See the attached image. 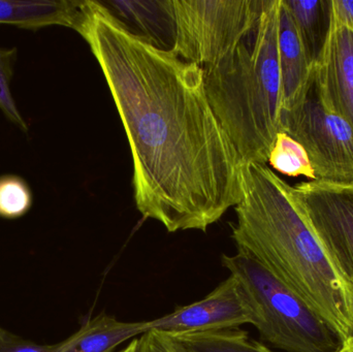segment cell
<instances>
[{"mask_svg":"<svg viewBox=\"0 0 353 352\" xmlns=\"http://www.w3.org/2000/svg\"><path fill=\"white\" fill-rule=\"evenodd\" d=\"M234 211L232 238L236 251L256 260L347 343L353 336V296L305 218L294 186L268 165H242Z\"/></svg>","mask_w":353,"mask_h":352,"instance_id":"cell-2","label":"cell"},{"mask_svg":"<svg viewBox=\"0 0 353 352\" xmlns=\"http://www.w3.org/2000/svg\"><path fill=\"white\" fill-rule=\"evenodd\" d=\"M268 165L288 177L315 180L314 171L304 147L285 132H279L276 136Z\"/></svg>","mask_w":353,"mask_h":352,"instance_id":"cell-16","label":"cell"},{"mask_svg":"<svg viewBox=\"0 0 353 352\" xmlns=\"http://www.w3.org/2000/svg\"><path fill=\"white\" fill-rule=\"evenodd\" d=\"M278 52L284 111L306 83L311 65L300 33L283 0H280L278 14Z\"/></svg>","mask_w":353,"mask_h":352,"instance_id":"cell-12","label":"cell"},{"mask_svg":"<svg viewBox=\"0 0 353 352\" xmlns=\"http://www.w3.org/2000/svg\"><path fill=\"white\" fill-rule=\"evenodd\" d=\"M267 0H165L173 21L172 50L210 68L221 62L254 28Z\"/></svg>","mask_w":353,"mask_h":352,"instance_id":"cell-6","label":"cell"},{"mask_svg":"<svg viewBox=\"0 0 353 352\" xmlns=\"http://www.w3.org/2000/svg\"><path fill=\"white\" fill-rule=\"evenodd\" d=\"M294 192L330 262L353 296V184L310 180L296 184Z\"/></svg>","mask_w":353,"mask_h":352,"instance_id":"cell-7","label":"cell"},{"mask_svg":"<svg viewBox=\"0 0 353 352\" xmlns=\"http://www.w3.org/2000/svg\"><path fill=\"white\" fill-rule=\"evenodd\" d=\"M316 65L327 99L353 128V32L338 20L333 8L325 49Z\"/></svg>","mask_w":353,"mask_h":352,"instance_id":"cell-9","label":"cell"},{"mask_svg":"<svg viewBox=\"0 0 353 352\" xmlns=\"http://www.w3.org/2000/svg\"><path fill=\"white\" fill-rule=\"evenodd\" d=\"M346 345H347V346L350 347V351L353 352V336L352 338L350 339V340L348 341L347 343H346Z\"/></svg>","mask_w":353,"mask_h":352,"instance_id":"cell-23","label":"cell"},{"mask_svg":"<svg viewBox=\"0 0 353 352\" xmlns=\"http://www.w3.org/2000/svg\"><path fill=\"white\" fill-rule=\"evenodd\" d=\"M267 351L268 352H274V351H272L271 349H270L269 347H268V346H267ZM340 352H352V351H350V347H348L347 345H345V347H344V349H342V351Z\"/></svg>","mask_w":353,"mask_h":352,"instance_id":"cell-22","label":"cell"},{"mask_svg":"<svg viewBox=\"0 0 353 352\" xmlns=\"http://www.w3.org/2000/svg\"><path fill=\"white\" fill-rule=\"evenodd\" d=\"M32 192L27 182L14 175L0 177V217L17 219L32 206Z\"/></svg>","mask_w":353,"mask_h":352,"instance_id":"cell-17","label":"cell"},{"mask_svg":"<svg viewBox=\"0 0 353 352\" xmlns=\"http://www.w3.org/2000/svg\"><path fill=\"white\" fill-rule=\"evenodd\" d=\"M170 338L180 352H268L265 344L251 340L247 332L238 329Z\"/></svg>","mask_w":353,"mask_h":352,"instance_id":"cell-15","label":"cell"},{"mask_svg":"<svg viewBox=\"0 0 353 352\" xmlns=\"http://www.w3.org/2000/svg\"><path fill=\"white\" fill-rule=\"evenodd\" d=\"M256 322L254 308L242 284L230 275L203 299L176 308L173 312L150 320V331L165 336L236 330Z\"/></svg>","mask_w":353,"mask_h":352,"instance_id":"cell-8","label":"cell"},{"mask_svg":"<svg viewBox=\"0 0 353 352\" xmlns=\"http://www.w3.org/2000/svg\"><path fill=\"white\" fill-rule=\"evenodd\" d=\"M82 2L74 0H0V24L30 30L55 25L76 29Z\"/></svg>","mask_w":353,"mask_h":352,"instance_id":"cell-11","label":"cell"},{"mask_svg":"<svg viewBox=\"0 0 353 352\" xmlns=\"http://www.w3.org/2000/svg\"><path fill=\"white\" fill-rule=\"evenodd\" d=\"M178 351H179V349H178Z\"/></svg>","mask_w":353,"mask_h":352,"instance_id":"cell-25","label":"cell"},{"mask_svg":"<svg viewBox=\"0 0 353 352\" xmlns=\"http://www.w3.org/2000/svg\"><path fill=\"white\" fill-rule=\"evenodd\" d=\"M145 352H180L169 336L150 331L142 336Z\"/></svg>","mask_w":353,"mask_h":352,"instance_id":"cell-20","label":"cell"},{"mask_svg":"<svg viewBox=\"0 0 353 352\" xmlns=\"http://www.w3.org/2000/svg\"><path fill=\"white\" fill-rule=\"evenodd\" d=\"M281 132L304 147L315 180L353 184V128L327 99L316 64L282 113Z\"/></svg>","mask_w":353,"mask_h":352,"instance_id":"cell-5","label":"cell"},{"mask_svg":"<svg viewBox=\"0 0 353 352\" xmlns=\"http://www.w3.org/2000/svg\"><path fill=\"white\" fill-rule=\"evenodd\" d=\"M2 332H3V329L0 328V336H1Z\"/></svg>","mask_w":353,"mask_h":352,"instance_id":"cell-24","label":"cell"},{"mask_svg":"<svg viewBox=\"0 0 353 352\" xmlns=\"http://www.w3.org/2000/svg\"><path fill=\"white\" fill-rule=\"evenodd\" d=\"M332 8L338 20L353 32V0H332Z\"/></svg>","mask_w":353,"mask_h":352,"instance_id":"cell-21","label":"cell"},{"mask_svg":"<svg viewBox=\"0 0 353 352\" xmlns=\"http://www.w3.org/2000/svg\"><path fill=\"white\" fill-rule=\"evenodd\" d=\"M148 332L149 322H120L114 316L101 313L87 320L65 340L53 344L52 352H113L122 343Z\"/></svg>","mask_w":353,"mask_h":352,"instance_id":"cell-10","label":"cell"},{"mask_svg":"<svg viewBox=\"0 0 353 352\" xmlns=\"http://www.w3.org/2000/svg\"><path fill=\"white\" fill-rule=\"evenodd\" d=\"M300 33L310 65L319 63L332 19V0H283Z\"/></svg>","mask_w":353,"mask_h":352,"instance_id":"cell-13","label":"cell"},{"mask_svg":"<svg viewBox=\"0 0 353 352\" xmlns=\"http://www.w3.org/2000/svg\"><path fill=\"white\" fill-rule=\"evenodd\" d=\"M77 32L113 96L143 218L205 231L241 196L242 161L210 105L203 70L137 34L101 1L82 2Z\"/></svg>","mask_w":353,"mask_h":352,"instance_id":"cell-1","label":"cell"},{"mask_svg":"<svg viewBox=\"0 0 353 352\" xmlns=\"http://www.w3.org/2000/svg\"><path fill=\"white\" fill-rule=\"evenodd\" d=\"M224 268L236 277L254 308V328L263 342L283 352H340L346 341L337 330L309 307L250 256L223 254Z\"/></svg>","mask_w":353,"mask_h":352,"instance_id":"cell-4","label":"cell"},{"mask_svg":"<svg viewBox=\"0 0 353 352\" xmlns=\"http://www.w3.org/2000/svg\"><path fill=\"white\" fill-rule=\"evenodd\" d=\"M53 345L39 344L3 330L0 336V352H52Z\"/></svg>","mask_w":353,"mask_h":352,"instance_id":"cell-19","label":"cell"},{"mask_svg":"<svg viewBox=\"0 0 353 352\" xmlns=\"http://www.w3.org/2000/svg\"><path fill=\"white\" fill-rule=\"evenodd\" d=\"M280 0H267L254 28L221 62L203 68L210 105L242 165H268L283 112L278 52Z\"/></svg>","mask_w":353,"mask_h":352,"instance_id":"cell-3","label":"cell"},{"mask_svg":"<svg viewBox=\"0 0 353 352\" xmlns=\"http://www.w3.org/2000/svg\"><path fill=\"white\" fill-rule=\"evenodd\" d=\"M18 51L16 48H0V110L6 119L22 132H28V125L21 115L10 90Z\"/></svg>","mask_w":353,"mask_h":352,"instance_id":"cell-18","label":"cell"},{"mask_svg":"<svg viewBox=\"0 0 353 352\" xmlns=\"http://www.w3.org/2000/svg\"><path fill=\"white\" fill-rule=\"evenodd\" d=\"M112 14L119 20H128L139 28L137 34L147 37L155 45L168 49L165 39H170L173 48V21L163 1H108L105 2Z\"/></svg>","mask_w":353,"mask_h":352,"instance_id":"cell-14","label":"cell"}]
</instances>
